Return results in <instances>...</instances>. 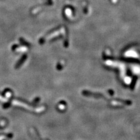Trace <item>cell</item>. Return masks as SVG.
Segmentation results:
<instances>
[{
    "label": "cell",
    "instance_id": "1",
    "mask_svg": "<svg viewBox=\"0 0 140 140\" xmlns=\"http://www.w3.org/2000/svg\"><path fill=\"white\" fill-rule=\"evenodd\" d=\"M12 104L14 105L15 106H21L22 108H24L25 109L29 110L31 111H33V112H36V113H40V112H43V111L45 110V108L44 107H40V108H34L33 107L27 105V104H25V103H22V102L18 101V100H14L12 101Z\"/></svg>",
    "mask_w": 140,
    "mask_h": 140
},
{
    "label": "cell",
    "instance_id": "3",
    "mask_svg": "<svg viewBox=\"0 0 140 140\" xmlns=\"http://www.w3.org/2000/svg\"><path fill=\"white\" fill-rule=\"evenodd\" d=\"M5 138V136H1V137H0V140H2V139H4Z\"/></svg>",
    "mask_w": 140,
    "mask_h": 140
},
{
    "label": "cell",
    "instance_id": "2",
    "mask_svg": "<svg viewBox=\"0 0 140 140\" xmlns=\"http://www.w3.org/2000/svg\"><path fill=\"white\" fill-rule=\"evenodd\" d=\"M0 100H1V101H2V102H5V101H6V99H5V98H2L1 96H0Z\"/></svg>",
    "mask_w": 140,
    "mask_h": 140
}]
</instances>
